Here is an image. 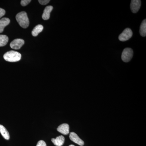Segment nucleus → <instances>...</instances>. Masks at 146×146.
Wrapping results in <instances>:
<instances>
[{
  "instance_id": "f257e3e1",
  "label": "nucleus",
  "mask_w": 146,
  "mask_h": 146,
  "mask_svg": "<svg viewBox=\"0 0 146 146\" xmlns=\"http://www.w3.org/2000/svg\"><path fill=\"white\" fill-rule=\"evenodd\" d=\"M16 20L20 26L26 29L29 27V21L26 12L22 11L18 13L16 16Z\"/></svg>"
},
{
  "instance_id": "f03ea898",
  "label": "nucleus",
  "mask_w": 146,
  "mask_h": 146,
  "mask_svg": "<svg viewBox=\"0 0 146 146\" xmlns=\"http://www.w3.org/2000/svg\"><path fill=\"white\" fill-rule=\"evenodd\" d=\"M3 58L6 61L8 62H17L21 60V54L18 52L11 50L5 54Z\"/></svg>"
},
{
  "instance_id": "7ed1b4c3",
  "label": "nucleus",
  "mask_w": 146,
  "mask_h": 146,
  "mask_svg": "<svg viewBox=\"0 0 146 146\" xmlns=\"http://www.w3.org/2000/svg\"><path fill=\"white\" fill-rule=\"evenodd\" d=\"M133 51L131 48H127L123 50L121 55V59L123 62H128L133 56Z\"/></svg>"
},
{
  "instance_id": "20e7f679",
  "label": "nucleus",
  "mask_w": 146,
  "mask_h": 146,
  "mask_svg": "<svg viewBox=\"0 0 146 146\" xmlns=\"http://www.w3.org/2000/svg\"><path fill=\"white\" fill-rule=\"evenodd\" d=\"M133 33L130 29L126 28L123 31L119 36V39L121 42H125L131 38Z\"/></svg>"
},
{
  "instance_id": "39448f33",
  "label": "nucleus",
  "mask_w": 146,
  "mask_h": 146,
  "mask_svg": "<svg viewBox=\"0 0 146 146\" xmlns=\"http://www.w3.org/2000/svg\"><path fill=\"white\" fill-rule=\"evenodd\" d=\"M25 44V41L23 39H14L10 43V46L11 48L14 50L20 49Z\"/></svg>"
},
{
  "instance_id": "423d86ee",
  "label": "nucleus",
  "mask_w": 146,
  "mask_h": 146,
  "mask_svg": "<svg viewBox=\"0 0 146 146\" xmlns=\"http://www.w3.org/2000/svg\"><path fill=\"white\" fill-rule=\"evenodd\" d=\"M141 1L140 0H132L130 4L131 10L133 13H136L141 8Z\"/></svg>"
},
{
  "instance_id": "0eeeda50",
  "label": "nucleus",
  "mask_w": 146,
  "mask_h": 146,
  "mask_svg": "<svg viewBox=\"0 0 146 146\" xmlns=\"http://www.w3.org/2000/svg\"><path fill=\"white\" fill-rule=\"evenodd\" d=\"M70 138L71 141L79 145L82 146L84 145V142L75 132H72L70 133Z\"/></svg>"
},
{
  "instance_id": "6e6552de",
  "label": "nucleus",
  "mask_w": 146,
  "mask_h": 146,
  "mask_svg": "<svg viewBox=\"0 0 146 146\" xmlns=\"http://www.w3.org/2000/svg\"><path fill=\"white\" fill-rule=\"evenodd\" d=\"M57 130L63 135H68L70 132V126L68 124H62L58 127Z\"/></svg>"
},
{
  "instance_id": "1a4fd4ad",
  "label": "nucleus",
  "mask_w": 146,
  "mask_h": 146,
  "mask_svg": "<svg viewBox=\"0 0 146 146\" xmlns=\"http://www.w3.org/2000/svg\"><path fill=\"white\" fill-rule=\"evenodd\" d=\"M52 142L56 146H62L64 143L65 138L63 136H58L55 138H52Z\"/></svg>"
},
{
  "instance_id": "9d476101",
  "label": "nucleus",
  "mask_w": 146,
  "mask_h": 146,
  "mask_svg": "<svg viewBox=\"0 0 146 146\" xmlns=\"http://www.w3.org/2000/svg\"><path fill=\"white\" fill-rule=\"evenodd\" d=\"M52 6H48L44 10V13L42 15V18L43 20H48L50 18V13L53 9Z\"/></svg>"
},
{
  "instance_id": "9b49d317",
  "label": "nucleus",
  "mask_w": 146,
  "mask_h": 146,
  "mask_svg": "<svg viewBox=\"0 0 146 146\" xmlns=\"http://www.w3.org/2000/svg\"><path fill=\"white\" fill-rule=\"evenodd\" d=\"M10 21L8 18H4L0 20V33H2L5 28L8 25Z\"/></svg>"
},
{
  "instance_id": "f8f14e48",
  "label": "nucleus",
  "mask_w": 146,
  "mask_h": 146,
  "mask_svg": "<svg viewBox=\"0 0 146 146\" xmlns=\"http://www.w3.org/2000/svg\"><path fill=\"white\" fill-rule=\"evenodd\" d=\"M0 133L5 139L7 140H9L10 136L8 131L7 130L5 127L1 125H0Z\"/></svg>"
},
{
  "instance_id": "ddd939ff",
  "label": "nucleus",
  "mask_w": 146,
  "mask_h": 146,
  "mask_svg": "<svg viewBox=\"0 0 146 146\" xmlns=\"http://www.w3.org/2000/svg\"><path fill=\"white\" fill-rule=\"evenodd\" d=\"M43 29H44V27L42 25H37L35 27L32 31V35L34 36H37L40 33L42 32Z\"/></svg>"
},
{
  "instance_id": "4468645a",
  "label": "nucleus",
  "mask_w": 146,
  "mask_h": 146,
  "mask_svg": "<svg viewBox=\"0 0 146 146\" xmlns=\"http://www.w3.org/2000/svg\"><path fill=\"white\" fill-rule=\"evenodd\" d=\"M140 33L141 36L145 37L146 36V20L143 21L140 26Z\"/></svg>"
},
{
  "instance_id": "2eb2a0df",
  "label": "nucleus",
  "mask_w": 146,
  "mask_h": 146,
  "mask_svg": "<svg viewBox=\"0 0 146 146\" xmlns=\"http://www.w3.org/2000/svg\"><path fill=\"white\" fill-rule=\"evenodd\" d=\"M8 37L5 35H0V47L4 46L8 42Z\"/></svg>"
},
{
  "instance_id": "dca6fc26",
  "label": "nucleus",
  "mask_w": 146,
  "mask_h": 146,
  "mask_svg": "<svg viewBox=\"0 0 146 146\" xmlns=\"http://www.w3.org/2000/svg\"><path fill=\"white\" fill-rule=\"evenodd\" d=\"M31 2V0H22L21 1V5L23 6H26Z\"/></svg>"
},
{
  "instance_id": "f3484780",
  "label": "nucleus",
  "mask_w": 146,
  "mask_h": 146,
  "mask_svg": "<svg viewBox=\"0 0 146 146\" xmlns=\"http://www.w3.org/2000/svg\"><path fill=\"white\" fill-rule=\"evenodd\" d=\"M38 1L40 4L42 5H46L49 3L50 1L49 0H39Z\"/></svg>"
},
{
  "instance_id": "a211bd4d",
  "label": "nucleus",
  "mask_w": 146,
  "mask_h": 146,
  "mask_svg": "<svg viewBox=\"0 0 146 146\" xmlns=\"http://www.w3.org/2000/svg\"><path fill=\"white\" fill-rule=\"evenodd\" d=\"M36 146H47V145L44 141L41 140L37 143Z\"/></svg>"
},
{
  "instance_id": "6ab92c4d",
  "label": "nucleus",
  "mask_w": 146,
  "mask_h": 146,
  "mask_svg": "<svg viewBox=\"0 0 146 146\" xmlns=\"http://www.w3.org/2000/svg\"><path fill=\"white\" fill-rule=\"evenodd\" d=\"M5 13V11L2 8H0V18L4 16Z\"/></svg>"
},
{
  "instance_id": "aec40b11",
  "label": "nucleus",
  "mask_w": 146,
  "mask_h": 146,
  "mask_svg": "<svg viewBox=\"0 0 146 146\" xmlns=\"http://www.w3.org/2000/svg\"><path fill=\"white\" fill-rule=\"evenodd\" d=\"M69 146H75L74 145H69Z\"/></svg>"
}]
</instances>
